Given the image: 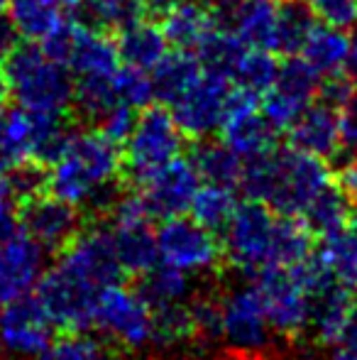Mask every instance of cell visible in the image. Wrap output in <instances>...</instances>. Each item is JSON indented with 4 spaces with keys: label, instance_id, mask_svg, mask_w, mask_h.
<instances>
[{
    "label": "cell",
    "instance_id": "obj_1",
    "mask_svg": "<svg viewBox=\"0 0 357 360\" xmlns=\"http://www.w3.org/2000/svg\"><path fill=\"white\" fill-rule=\"evenodd\" d=\"M223 231V257L245 272L286 270L314 252V231L304 218L281 216L252 199L238 204Z\"/></svg>",
    "mask_w": 357,
    "mask_h": 360
},
{
    "label": "cell",
    "instance_id": "obj_2",
    "mask_svg": "<svg viewBox=\"0 0 357 360\" xmlns=\"http://www.w3.org/2000/svg\"><path fill=\"white\" fill-rule=\"evenodd\" d=\"M120 145L100 130H72L64 150L47 165V191L76 209H108L115 201V181L123 174Z\"/></svg>",
    "mask_w": 357,
    "mask_h": 360
},
{
    "label": "cell",
    "instance_id": "obj_3",
    "mask_svg": "<svg viewBox=\"0 0 357 360\" xmlns=\"http://www.w3.org/2000/svg\"><path fill=\"white\" fill-rule=\"evenodd\" d=\"M333 184L325 162L301 150H271L245 160L240 184L252 201L269 206L281 216L301 218L316 196Z\"/></svg>",
    "mask_w": 357,
    "mask_h": 360
},
{
    "label": "cell",
    "instance_id": "obj_4",
    "mask_svg": "<svg viewBox=\"0 0 357 360\" xmlns=\"http://www.w3.org/2000/svg\"><path fill=\"white\" fill-rule=\"evenodd\" d=\"M5 94L25 110L67 115L74 103V76L37 44H22L0 64Z\"/></svg>",
    "mask_w": 357,
    "mask_h": 360
},
{
    "label": "cell",
    "instance_id": "obj_5",
    "mask_svg": "<svg viewBox=\"0 0 357 360\" xmlns=\"http://www.w3.org/2000/svg\"><path fill=\"white\" fill-rule=\"evenodd\" d=\"M186 135L174 120L172 110L147 105L137 115L130 138L125 140L123 174L130 184H142L152 172L172 162L184 150Z\"/></svg>",
    "mask_w": 357,
    "mask_h": 360
},
{
    "label": "cell",
    "instance_id": "obj_6",
    "mask_svg": "<svg viewBox=\"0 0 357 360\" xmlns=\"http://www.w3.org/2000/svg\"><path fill=\"white\" fill-rule=\"evenodd\" d=\"M39 47L62 62L76 79L113 76L120 67L115 39H110L103 30H93L67 18L44 42H39Z\"/></svg>",
    "mask_w": 357,
    "mask_h": 360
},
{
    "label": "cell",
    "instance_id": "obj_7",
    "mask_svg": "<svg viewBox=\"0 0 357 360\" xmlns=\"http://www.w3.org/2000/svg\"><path fill=\"white\" fill-rule=\"evenodd\" d=\"M93 326L118 346L140 351L152 343V307L137 289H128L115 282L103 287L95 297Z\"/></svg>",
    "mask_w": 357,
    "mask_h": 360
},
{
    "label": "cell",
    "instance_id": "obj_8",
    "mask_svg": "<svg viewBox=\"0 0 357 360\" xmlns=\"http://www.w3.org/2000/svg\"><path fill=\"white\" fill-rule=\"evenodd\" d=\"M154 240L159 262L177 267L186 275L213 272L223 262V243L194 218H164L159 231L154 233Z\"/></svg>",
    "mask_w": 357,
    "mask_h": 360
},
{
    "label": "cell",
    "instance_id": "obj_9",
    "mask_svg": "<svg viewBox=\"0 0 357 360\" xmlns=\"http://www.w3.org/2000/svg\"><path fill=\"white\" fill-rule=\"evenodd\" d=\"M69 277L79 280L95 292L123 280V265L115 255L113 231L110 226L81 228L67 245L59 250V260L54 262Z\"/></svg>",
    "mask_w": 357,
    "mask_h": 360
},
{
    "label": "cell",
    "instance_id": "obj_10",
    "mask_svg": "<svg viewBox=\"0 0 357 360\" xmlns=\"http://www.w3.org/2000/svg\"><path fill=\"white\" fill-rule=\"evenodd\" d=\"M220 338L245 360H257L269 351L271 326L257 285L235 289L220 302Z\"/></svg>",
    "mask_w": 357,
    "mask_h": 360
},
{
    "label": "cell",
    "instance_id": "obj_11",
    "mask_svg": "<svg viewBox=\"0 0 357 360\" xmlns=\"http://www.w3.org/2000/svg\"><path fill=\"white\" fill-rule=\"evenodd\" d=\"M44 248L22 228L18 216L0 218V307L29 294L44 272Z\"/></svg>",
    "mask_w": 357,
    "mask_h": 360
},
{
    "label": "cell",
    "instance_id": "obj_12",
    "mask_svg": "<svg viewBox=\"0 0 357 360\" xmlns=\"http://www.w3.org/2000/svg\"><path fill=\"white\" fill-rule=\"evenodd\" d=\"M230 91H233V84L228 76L203 69L194 79V84L169 103L181 133L194 140L213 135L223 123Z\"/></svg>",
    "mask_w": 357,
    "mask_h": 360
},
{
    "label": "cell",
    "instance_id": "obj_13",
    "mask_svg": "<svg viewBox=\"0 0 357 360\" xmlns=\"http://www.w3.org/2000/svg\"><path fill=\"white\" fill-rule=\"evenodd\" d=\"M257 289L271 333L291 341V338H299L304 331H309L311 297L291 267L260 272Z\"/></svg>",
    "mask_w": 357,
    "mask_h": 360
},
{
    "label": "cell",
    "instance_id": "obj_14",
    "mask_svg": "<svg viewBox=\"0 0 357 360\" xmlns=\"http://www.w3.org/2000/svg\"><path fill=\"white\" fill-rule=\"evenodd\" d=\"M34 297L59 331H88L93 328V309L98 292L69 277L57 265L42 272L34 285Z\"/></svg>",
    "mask_w": 357,
    "mask_h": 360
},
{
    "label": "cell",
    "instance_id": "obj_15",
    "mask_svg": "<svg viewBox=\"0 0 357 360\" xmlns=\"http://www.w3.org/2000/svg\"><path fill=\"white\" fill-rule=\"evenodd\" d=\"M318 84L321 76L304 59H289L286 64H279L274 81L262 91L260 110L274 130H286L306 105L314 103Z\"/></svg>",
    "mask_w": 357,
    "mask_h": 360
},
{
    "label": "cell",
    "instance_id": "obj_16",
    "mask_svg": "<svg viewBox=\"0 0 357 360\" xmlns=\"http://www.w3.org/2000/svg\"><path fill=\"white\" fill-rule=\"evenodd\" d=\"M223 145H228L243 160L267 155L274 150V133L269 120L262 115L257 103V94L233 86L225 108L223 123H220Z\"/></svg>",
    "mask_w": 357,
    "mask_h": 360
},
{
    "label": "cell",
    "instance_id": "obj_17",
    "mask_svg": "<svg viewBox=\"0 0 357 360\" xmlns=\"http://www.w3.org/2000/svg\"><path fill=\"white\" fill-rule=\"evenodd\" d=\"M54 323L34 294H25L0 307V351L32 360L52 341Z\"/></svg>",
    "mask_w": 357,
    "mask_h": 360
},
{
    "label": "cell",
    "instance_id": "obj_18",
    "mask_svg": "<svg viewBox=\"0 0 357 360\" xmlns=\"http://www.w3.org/2000/svg\"><path fill=\"white\" fill-rule=\"evenodd\" d=\"M201 186V176L196 172L194 162L186 157H174L164 167L147 176L140 184V196L147 204L152 218H174L184 216L191 209L196 191Z\"/></svg>",
    "mask_w": 357,
    "mask_h": 360
},
{
    "label": "cell",
    "instance_id": "obj_19",
    "mask_svg": "<svg viewBox=\"0 0 357 360\" xmlns=\"http://www.w3.org/2000/svg\"><path fill=\"white\" fill-rule=\"evenodd\" d=\"M18 221L29 233V238L44 248V252H59L79 231H81V216L79 209L52 194H37L20 201Z\"/></svg>",
    "mask_w": 357,
    "mask_h": 360
},
{
    "label": "cell",
    "instance_id": "obj_20",
    "mask_svg": "<svg viewBox=\"0 0 357 360\" xmlns=\"http://www.w3.org/2000/svg\"><path fill=\"white\" fill-rule=\"evenodd\" d=\"M286 130L294 150L309 152L321 160L338 155V108L323 101L306 105Z\"/></svg>",
    "mask_w": 357,
    "mask_h": 360
},
{
    "label": "cell",
    "instance_id": "obj_21",
    "mask_svg": "<svg viewBox=\"0 0 357 360\" xmlns=\"http://www.w3.org/2000/svg\"><path fill=\"white\" fill-rule=\"evenodd\" d=\"M230 10V30L248 47H260L276 54L279 44L281 0H243Z\"/></svg>",
    "mask_w": 357,
    "mask_h": 360
},
{
    "label": "cell",
    "instance_id": "obj_22",
    "mask_svg": "<svg viewBox=\"0 0 357 360\" xmlns=\"http://www.w3.org/2000/svg\"><path fill=\"white\" fill-rule=\"evenodd\" d=\"M296 54H299L321 79H323V76L348 72L350 34H348V30L335 27V25L314 22L309 32H306L304 42H301Z\"/></svg>",
    "mask_w": 357,
    "mask_h": 360
},
{
    "label": "cell",
    "instance_id": "obj_23",
    "mask_svg": "<svg viewBox=\"0 0 357 360\" xmlns=\"http://www.w3.org/2000/svg\"><path fill=\"white\" fill-rule=\"evenodd\" d=\"M215 25H218V20L203 3L181 0L164 13L159 27H162L169 47L181 49V52H196Z\"/></svg>",
    "mask_w": 357,
    "mask_h": 360
},
{
    "label": "cell",
    "instance_id": "obj_24",
    "mask_svg": "<svg viewBox=\"0 0 357 360\" xmlns=\"http://www.w3.org/2000/svg\"><path fill=\"white\" fill-rule=\"evenodd\" d=\"M115 47H118L120 62L144 69V72H152L169 54V42L164 39L162 27H157L144 18L120 27Z\"/></svg>",
    "mask_w": 357,
    "mask_h": 360
},
{
    "label": "cell",
    "instance_id": "obj_25",
    "mask_svg": "<svg viewBox=\"0 0 357 360\" xmlns=\"http://www.w3.org/2000/svg\"><path fill=\"white\" fill-rule=\"evenodd\" d=\"M10 25L20 37L44 42L64 22L62 0H10Z\"/></svg>",
    "mask_w": 357,
    "mask_h": 360
},
{
    "label": "cell",
    "instance_id": "obj_26",
    "mask_svg": "<svg viewBox=\"0 0 357 360\" xmlns=\"http://www.w3.org/2000/svg\"><path fill=\"white\" fill-rule=\"evenodd\" d=\"M110 231H113L115 255H118L125 275L140 277L159 262L157 240H154V233L149 228V223H144V226H130V228L110 226Z\"/></svg>",
    "mask_w": 357,
    "mask_h": 360
},
{
    "label": "cell",
    "instance_id": "obj_27",
    "mask_svg": "<svg viewBox=\"0 0 357 360\" xmlns=\"http://www.w3.org/2000/svg\"><path fill=\"white\" fill-rule=\"evenodd\" d=\"M203 72L198 57L194 52H169L157 67L152 69V84H154V98H159L162 103H172L177 96L184 94L194 79Z\"/></svg>",
    "mask_w": 357,
    "mask_h": 360
},
{
    "label": "cell",
    "instance_id": "obj_28",
    "mask_svg": "<svg viewBox=\"0 0 357 360\" xmlns=\"http://www.w3.org/2000/svg\"><path fill=\"white\" fill-rule=\"evenodd\" d=\"M238 209V196H235V186L213 184L206 181L198 186L194 201H191V216L196 223H201L208 231H223L228 221L233 218Z\"/></svg>",
    "mask_w": 357,
    "mask_h": 360
},
{
    "label": "cell",
    "instance_id": "obj_29",
    "mask_svg": "<svg viewBox=\"0 0 357 360\" xmlns=\"http://www.w3.org/2000/svg\"><path fill=\"white\" fill-rule=\"evenodd\" d=\"M137 292L152 309L164 307V304H177L186 302V297L191 294V280L186 272L177 270V267L157 262L144 275H140Z\"/></svg>",
    "mask_w": 357,
    "mask_h": 360
},
{
    "label": "cell",
    "instance_id": "obj_30",
    "mask_svg": "<svg viewBox=\"0 0 357 360\" xmlns=\"http://www.w3.org/2000/svg\"><path fill=\"white\" fill-rule=\"evenodd\" d=\"M154 333L152 343L159 348H179L196 341V323L191 314V304L177 302L152 309Z\"/></svg>",
    "mask_w": 357,
    "mask_h": 360
},
{
    "label": "cell",
    "instance_id": "obj_31",
    "mask_svg": "<svg viewBox=\"0 0 357 360\" xmlns=\"http://www.w3.org/2000/svg\"><path fill=\"white\" fill-rule=\"evenodd\" d=\"M191 162H194L201 181H213V184H225V186L240 184L243 165H245L243 157H238L223 143H218V145L203 143L201 147H196Z\"/></svg>",
    "mask_w": 357,
    "mask_h": 360
},
{
    "label": "cell",
    "instance_id": "obj_32",
    "mask_svg": "<svg viewBox=\"0 0 357 360\" xmlns=\"http://www.w3.org/2000/svg\"><path fill=\"white\" fill-rule=\"evenodd\" d=\"M316 255L338 280L357 289V231L350 228V223L330 236H323Z\"/></svg>",
    "mask_w": 357,
    "mask_h": 360
},
{
    "label": "cell",
    "instance_id": "obj_33",
    "mask_svg": "<svg viewBox=\"0 0 357 360\" xmlns=\"http://www.w3.org/2000/svg\"><path fill=\"white\" fill-rule=\"evenodd\" d=\"M276 72H279V62H276L274 52L260 47H245L235 62L233 72H230V84L252 91V94H262L274 81Z\"/></svg>",
    "mask_w": 357,
    "mask_h": 360
},
{
    "label": "cell",
    "instance_id": "obj_34",
    "mask_svg": "<svg viewBox=\"0 0 357 360\" xmlns=\"http://www.w3.org/2000/svg\"><path fill=\"white\" fill-rule=\"evenodd\" d=\"M350 216H353L350 214V201L345 199L338 186L330 184L328 189L316 196V201L306 209V214L301 218H304V223L311 231L323 238L348 226Z\"/></svg>",
    "mask_w": 357,
    "mask_h": 360
},
{
    "label": "cell",
    "instance_id": "obj_35",
    "mask_svg": "<svg viewBox=\"0 0 357 360\" xmlns=\"http://www.w3.org/2000/svg\"><path fill=\"white\" fill-rule=\"evenodd\" d=\"M118 103L113 91V76H88L74 81V103L76 110L90 123H98Z\"/></svg>",
    "mask_w": 357,
    "mask_h": 360
},
{
    "label": "cell",
    "instance_id": "obj_36",
    "mask_svg": "<svg viewBox=\"0 0 357 360\" xmlns=\"http://www.w3.org/2000/svg\"><path fill=\"white\" fill-rule=\"evenodd\" d=\"M32 360H108V348L86 331H62Z\"/></svg>",
    "mask_w": 357,
    "mask_h": 360
},
{
    "label": "cell",
    "instance_id": "obj_37",
    "mask_svg": "<svg viewBox=\"0 0 357 360\" xmlns=\"http://www.w3.org/2000/svg\"><path fill=\"white\" fill-rule=\"evenodd\" d=\"M113 91L118 103H125L135 110L147 108L154 101L152 72L130 67V64H120L118 72L113 74Z\"/></svg>",
    "mask_w": 357,
    "mask_h": 360
},
{
    "label": "cell",
    "instance_id": "obj_38",
    "mask_svg": "<svg viewBox=\"0 0 357 360\" xmlns=\"http://www.w3.org/2000/svg\"><path fill=\"white\" fill-rule=\"evenodd\" d=\"M88 20L98 30H113L118 32L120 27L144 18L142 0H83Z\"/></svg>",
    "mask_w": 357,
    "mask_h": 360
},
{
    "label": "cell",
    "instance_id": "obj_39",
    "mask_svg": "<svg viewBox=\"0 0 357 360\" xmlns=\"http://www.w3.org/2000/svg\"><path fill=\"white\" fill-rule=\"evenodd\" d=\"M314 25V13L301 0H281L279 13V44L276 54H296L306 32Z\"/></svg>",
    "mask_w": 357,
    "mask_h": 360
},
{
    "label": "cell",
    "instance_id": "obj_40",
    "mask_svg": "<svg viewBox=\"0 0 357 360\" xmlns=\"http://www.w3.org/2000/svg\"><path fill=\"white\" fill-rule=\"evenodd\" d=\"M316 18L335 27H357V0H301Z\"/></svg>",
    "mask_w": 357,
    "mask_h": 360
},
{
    "label": "cell",
    "instance_id": "obj_41",
    "mask_svg": "<svg viewBox=\"0 0 357 360\" xmlns=\"http://www.w3.org/2000/svg\"><path fill=\"white\" fill-rule=\"evenodd\" d=\"M135 123H137V110L130 108V105H125V103H115L113 108L98 120L100 133H103L108 140H113L115 145H123L125 140L130 138Z\"/></svg>",
    "mask_w": 357,
    "mask_h": 360
},
{
    "label": "cell",
    "instance_id": "obj_42",
    "mask_svg": "<svg viewBox=\"0 0 357 360\" xmlns=\"http://www.w3.org/2000/svg\"><path fill=\"white\" fill-rule=\"evenodd\" d=\"M318 98L323 103L333 105V108H343L350 101L357 98V89H355V76H350L348 72H340L333 76H323L318 84Z\"/></svg>",
    "mask_w": 357,
    "mask_h": 360
},
{
    "label": "cell",
    "instance_id": "obj_43",
    "mask_svg": "<svg viewBox=\"0 0 357 360\" xmlns=\"http://www.w3.org/2000/svg\"><path fill=\"white\" fill-rule=\"evenodd\" d=\"M338 152L357 157V98L338 108Z\"/></svg>",
    "mask_w": 357,
    "mask_h": 360
},
{
    "label": "cell",
    "instance_id": "obj_44",
    "mask_svg": "<svg viewBox=\"0 0 357 360\" xmlns=\"http://www.w3.org/2000/svg\"><path fill=\"white\" fill-rule=\"evenodd\" d=\"M333 184L343 191L345 199L353 204L357 201V157H348V160L340 165V169L335 172Z\"/></svg>",
    "mask_w": 357,
    "mask_h": 360
},
{
    "label": "cell",
    "instance_id": "obj_45",
    "mask_svg": "<svg viewBox=\"0 0 357 360\" xmlns=\"http://www.w3.org/2000/svg\"><path fill=\"white\" fill-rule=\"evenodd\" d=\"M18 206L13 191V181H10V169L0 162V218L13 216V209Z\"/></svg>",
    "mask_w": 357,
    "mask_h": 360
},
{
    "label": "cell",
    "instance_id": "obj_46",
    "mask_svg": "<svg viewBox=\"0 0 357 360\" xmlns=\"http://www.w3.org/2000/svg\"><path fill=\"white\" fill-rule=\"evenodd\" d=\"M15 44H18V32L13 30L10 20L0 18V64L8 59V54L15 49Z\"/></svg>",
    "mask_w": 357,
    "mask_h": 360
},
{
    "label": "cell",
    "instance_id": "obj_47",
    "mask_svg": "<svg viewBox=\"0 0 357 360\" xmlns=\"http://www.w3.org/2000/svg\"><path fill=\"white\" fill-rule=\"evenodd\" d=\"M340 346L357 353V302L353 304V311H350L348 323H345V331H343V336H340Z\"/></svg>",
    "mask_w": 357,
    "mask_h": 360
},
{
    "label": "cell",
    "instance_id": "obj_48",
    "mask_svg": "<svg viewBox=\"0 0 357 360\" xmlns=\"http://www.w3.org/2000/svg\"><path fill=\"white\" fill-rule=\"evenodd\" d=\"M177 3H181V0H142L144 13H159V15H164L169 8H174Z\"/></svg>",
    "mask_w": 357,
    "mask_h": 360
},
{
    "label": "cell",
    "instance_id": "obj_49",
    "mask_svg": "<svg viewBox=\"0 0 357 360\" xmlns=\"http://www.w3.org/2000/svg\"><path fill=\"white\" fill-rule=\"evenodd\" d=\"M348 67H350V74L357 79V34L350 37V59H348Z\"/></svg>",
    "mask_w": 357,
    "mask_h": 360
},
{
    "label": "cell",
    "instance_id": "obj_50",
    "mask_svg": "<svg viewBox=\"0 0 357 360\" xmlns=\"http://www.w3.org/2000/svg\"><path fill=\"white\" fill-rule=\"evenodd\" d=\"M328 360H357V353L350 351V348H338Z\"/></svg>",
    "mask_w": 357,
    "mask_h": 360
},
{
    "label": "cell",
    "instance_id": "obj_51",
    "mask_svg": "<svg viewBox=\"0 0 357 360\" xmlns=\"http://www.w3.org/2000/svg\"><path fill=\"white\" fill-rule=\"evenodd\" d=\"M83 0H62V5H69V8H79Z\"/></svg>",
    "mask_w": 357,
    "mask_h": 360
},
{
    "label": "cell",
    "instance_id": "obj_52",
    "mask_svg": "<svg viewBox=\"0 0 357 360\" xmlns=\"http://www.w3.org/2000/svg\"><path fill=\"white\" fill-rule=\"evenodd\" d=\"M238 3H243V0H220V5H225V8H233Z\"/></svg>",
    "mask_w": 357,
    "mask_h": 360
},
{
    "label": "cell",
    "instance_id": "obj_53",
    "mask_svg": "<svg viewBox=\"0 0 357 360\" xmlns=\"http://www.w3.org/2000/svg\"><path fill=\"white\" fill-rule=\"evenodd\" d=\"M8 3H10V0H0V13H3V10H8Z\"/></svg>",
    "mask_w": 357,
    "mask_h": 360
},
{
    "label": "cell",
    "instance_id": "obj_54",
    "mask_svg": "<svg viewBox=\"0 0 357 360\" xmlns=\"http://www.w3.org/2000/svg\"><path fill=\"white\" fill-rule=\"evenodd\" d=\"M0 130H3V110H0Z\"/></svg>",
    "mask_w": 357,
    "mask_h": 360
},
{
    "label": "cell",
    "instance_id": "obj_55",
    "mask_svg": "<svg viewBox=\"0 0 357 360\" xmlns=\"http://www.w3.org/2000/svg\"><path fill=\"white\" fill-rule=\"evenodd\" d=\"M118 360H130V358H118Z\"/></svg>",
    "mask_w": 357,
    "mask_h": 360
}]
</instances>
